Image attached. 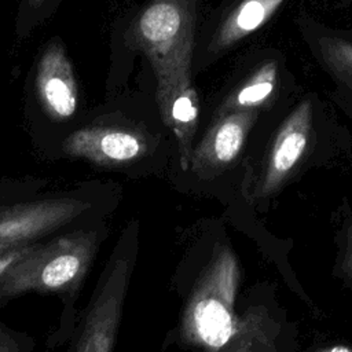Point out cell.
<instances>
[{"label":"cell","mask_w":352,"mask_h":352,"mask_svg":"<svg viewBox=\"0 0 352 352\" xmlns=\"http://www.w3.org/2000/svg\"><path fill=\"white\" fill-rule=\"evenodd\" d=\"M37 98L45 113L63 121L77 107V85L70 60L60 43L54 41L41 54L36 72Z\"/></svg>","instance_id":"obj_10"},{"label":"cell","mask_w":352,"mask_h":352,"mask_svg":"<svg viewBox=\"0 0 352 352\" xmlns=\"http://www.w3.org/2000/svg\"><path fill=\"white\" fill-rule=\"evenodd\" d=\"M258 110L220 113L201 143L192 150L191 166L201 176H210L230 166L241 154Z\"/></svg>","instance_id":"obj_8"},{"label":"cell","mask_w":352,"mask_h":352,"mask_svg":"<svg viewBox=\"0 0 352 352\" xmlns=\"http://www.w3.org/2000/svg\"><path fill=\"white\" fill-rule=\"evenodd\" d=\"M132 33L153 67L192 54L194 0H154L139 15Z\"/></svg>","instance_id":"obj_4"},{"label":"cell","mask_w":352,"mask_h":352,"mask_svg":"<svg viewBox=\"0 0 352 352\" xmlns=\"http://www.w3.org/2000/svg\"><path fill=\"white\" fill-rule=\"evenodd\" d=\"M133 263L126 253L109 258L69 352H114Z\"/></svg>","instance_id":"obj_3"},{"label":"cell","mask_w":352,"mask_h":352,"mask_svg":"<svg viewBox=\"0 0 352 352\" xmlns=\"http://www.w3.org/2000/svg\"><path fill=\"white\" fill-rule=\"evenodd\" d=\"M38 242H34V243H29V245H23V246H16V248H12L7 252H3L0 253V278L6 274V271L12 265L15 264L16 261H19L22 257H25L28 253H30L36 246H37Z\"/></svg>","instance_id":"obj_14"},{"label":"cell","mask_w":352,"mask_h":352,"mask_svg":"<svg viewBox=\"0 0 352 352\" xmlns=\"http://www.w3.org/2000/svg\"><path fill=\"white\" fill-rule=\"evenodd\" d=\"M191 56L186 55L153 67L161 116L177 139L180 164L184 170L191 161V144L198 124V96L191 81Z\"/></svg>","instance_id":"obj_5"},{"label":"cell","mask_w":352,"mask_h":352,"mask_svg":"<svg viewBox=\"0 0 352 352\" xmlns=\"http://www.w3.org/2000/svg\"><path fill=\"white\" fill-rule=\"evenodd\" d=\"M312 103L304 99L283 120L260 169L256 195L275 192L297 168L312 138Z\"/></svg>","instance_id":"obj_7"},{"label":"cell","mask_w":352,"mask_h":352,"mask_svg":"<svg viewBox=\"0 0 352 352\" xmlns=\"http://www.w3.org/2000/svg\"><path fill=\"white\" fill-rule=\"evenodd\" d=\"M285 0H242L221 22L210 45L223 51L245 38L265 23Z\"/></svg>","instance_id":"obj_11"},{"label":"cell","mask_w":352,"mask_h":352,"mask_svg":"<svg viewBox=\"0 0 352 352\" xmlns=\"http://www.w3.org/2000/svg\"><path fill=\"white\" fill-rule=\"evenodd\" d=\"M279 72L275 60L260 65L228 98L223 102L219 114L238 110H258L268 104L278 85Z\"/></svg>","instance_id":"obj_12"},{"label":"cell","mask_w":352,"mask_h":352,"mask_svg":"<svg viewBox=\"0 0 352 352\" xmlns=\"http://www.w3.org/2000/svg\"><path fill=\"white\" fill-rule=\"evenodd\" d=\"M28 1H29V4L33 6V7H40V6H43V3H44L45 0H28Z\"/></svg>","instance_id":"obj_18"},{"label":"cell","mask_w":352,"mask_h":352,"mask_svg":"<svg viewBox=\"0 0 352 352\" xmlns=\"http://www.w3.org/2000/svg\"><path fill=\"white\" fill-rule=\"evenodd\" d=\"M146 135L131 126L102 125L87 126L73 132L63 150L99 165H118L140 158L147 151Z\"/></svg>","instance_id":"obj_9"},{"label":"cell","mask_w":352,"mask_h":352,"mask_svg":"<svg viewBox=\"0 0 352 352\" xmlns=\"http://www.w3.org/2000/svg\"><path fill=\"white\" fill-rule=\"evenodd\" d=\"M235 286L234 257L228 250H221L197 282L184 307L180 334L186 342L217 351L235 336Z\"/></svg>","instance_id":"obj_2"},{"label":"cell","mask_w":352,"mask_h":352,"mask_svg":"<svg viewBox=\"0 0 352 352\" xmlns=\"http://www.w3.org/2000/svg\"><path fill=\"white\" fill-rule=\"evenodd\" d=\"M329 352H352V351L349 348H346V346H334Z\"/></svg>","instance_id":"obj_17"},{"label":"cell","mask_w":352,"mask_h":352,"mask_svg":"<svg viewBox=\"0 0 352 352\" xmlns=\"http://www.w3.org/2000/svg\"><path fill=\"white\" fill-rule=\"evenodd\" d=\"M319 54L329 69L352 88V41L323 36L318 38Z\"/></svg>","instance_id":"obj_13"},{"label":"cell","mask_w":352,"mask_h":352,"mask_svg":"<svg viewBox=\"0 0 352 352\" xmlns=\"http://www.w3.org/2000/svg\"><path fill=\"white\" fill-rule=\"evenodd\" d=\"M96 231H74L37 246L0 278V297L28 292L66 293L77 289L98 252Z\"/></svg>","instance_id":"obj_1"},{"label":"cell","mask_w":352,"mask_h":352,"mask_svg":"<svg viewBox=\"0 0 352 352\" xmlns=\"http://www.w3.org/2000/svg\"><path fill=\"white\" fill-rule=\"evenodd\" d=\"M0 352H19L15 340L3 329H0Z\"/></svg>","instance_id":"obj_16"},{"label":"cell","mask_w":352,"mask_h":352,"mask_svg":"<svg viewBox=\"0 0 352 352\" xmlns=\"http://www.w3.org/2000/svg\"><path fill=\"white\" fill-rule=\"evenodd\" d=\"M341 271H342V275L352 278V226L349 227V231L346 234L345 250L341 260Z\"/></svg>","instance_id":"obj_15"},{"label":"cell","mask_w":352,"mask_h":352,"mask_svg":"<svg viewBox=\"0 0 352 352\" xmlns=\"http://www.w3.org/2000/svg\"><path fill=\"white\" fill-rule=\"evenodd\" d=\"M89 205L74 198H47L0 209V253L52 234L78 217Z\"/></svg>","instance_id":"obj_6"}]
</instances>
